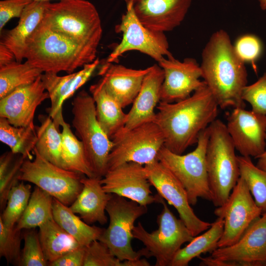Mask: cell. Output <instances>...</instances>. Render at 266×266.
Wrapping results in <instances>:
<instances>
[{"instance_id": "14", "label": "cell", "mask_w": 266, "mask_h": 266, "mask_svg": "<svg viewBox=\"0 0 266 266\" xmlns=\"http://www.w3.org/2000/svg\"><path fill=\"white\" fill-rule=\"evenodd\" d=\"M147 178L158 195L177 211L193 236L209 229L212 225L200 219L191 206L187 192L173 173L158 160L144 166Z\"/></svg>"}, {"instance_id": "48", "label": "cell", "mask_w": 266, "mask_h": 266, "mask_svg": "<svg viewBox=\"0 0 266 266\" xmlns=\"http://www.w3.org/2000/svg\"><path fill=\"white\" fill-rule=\"evenodd\" d=\"M260 6L263 10H266V0H258Z\"/></svg>"}, {"instance_id": "12", "label": "cell", "mask_w": 266, "mask_h": 266, "mask_svg": "<svg viewBox=\"0 0 266 266\" xmlns=\"http://www.w3.org/2000/svg\"><path fill=\"white\" fill-rule=\"evenodd\" d=\"M126 12L115 31L122 33V38L107 58L105 63H112L124 53L137 51L159 62L164 57H173L165 33L151 30L144 26L136 16L133 0H124Z\"/></svg>"}, {"instance_id": "15", "label": "cell", "mask_w": 266, "mask_h": 266, "mask_svg": "<svg viewBox=\"0 0 266 266\" xmlns=\"http://www.w3.org/2000/svg\"><path fill=\"white\" fill-rule=\"evenodd\" d=\"M210 256L229 266H266V212L252 223L236 242L217 248Z\"/></svg>"}, {"instance_id": "49", "label": "cell", "mask_w": 266, "mask_h": 266, "mask_svg": "<svg viewBox=\"0 0 266 266\" xmlns=\"http://www.w3.org/2000/svg\"><path fill=\"white\" fill-rule=\"evenodd\" d=\"M37 0V1H50V0Z\"/></svg>"}, {"instance_id": "9", "label": "cell", "mask_w": 266, "mask_h": 266, "mask_svg": "<svg viewBox=\"0 0 266 266\" xmlns=\"http://www.w3.org/2000/svg\"><path fill=\"white\" fill-rule=\"evenodd\" d=\"M160 197L159 203L163 208L157 216V230L148 232L140 222L133 231V238L143 243L147 257H153L156 266H171L173 259L184 243L194 236L184 223L177 219L170 210L164 199Z\"/></svg>"}, {"instance_id": "21", "label": "cell", "mask_w": 266, "mask_h": 266, "mask_svg": "<svg viewBox=\"0 0 266 266\" xmlns=\"http://www.w3.org/2000/svg\"><path fill=\"white\" fill-rule=\"evenodd\" d=\"M192 0H133L134 12L147 28L159 32L173 30L184 20Z\"/></svg>"}, {"instance_id": "8", "label": "cell", "mask_w": 266, "mask_h": 266, "mask_svg": "<svg viewBox=\"0 0 266 266\" xmlns=\"http://www.w3.org/2000/svg\"><path fill=\"white\" fill-rule=\"evenodd\" d=\"M147 206L125 198L112 194L106 207L109 224L98 240L105 244L121 261L132 260L142 256L147 257L145 248L135 251L131 245L135 220L145 214Z\"/></svg>"}, {"instance_id": "16", "label": "cell", "mask_w": 266, "mask_h": 266, "mask_svg": "<svg viewBox=\"0 0 266 266\" xmlns=\"http://www.w3.org/2000/svg\"><path fill=\"white\" fill-rule=\"evenodd\" d=\"M103 190L107 193L134 201L140 204L159 202L160 197L152 195L150 183L143 166L128 162L107 171L100 179Z\"/></svg>"}, {"instance_id": "7", "label": "cell", "mask_w": 266, "mask_h": 266, "mask_svg": "<svg viewBox=\"0 0 266 266\" xmlns=\"http://www.w3.org/2000/svg\"><path fill=\"white\" fill-rule=\"evenodd\" d=\"M208 127L200 134L196 148L183 155L173 153L163 146L157 160L166 166L185 188L190 204L195 205L198 198L212 200L208 181L206 152Z\"/></svg>"}, {"instance_id": "42", "label": "cell", "mask_w": 266, "mask_h": 266, "mask_svg": "<svg viewBox=\"0 0 266 266\" xmlns=\"http://www.w3.org/2000/svg\"><path fill=\"white\" fill-rule=\"evenodd\" d=\"M26 159L21 155L18 154L7 169L5 173L0 176V209L5 207L7 197L11 187L16 183L20 181L18 177L20 173V168Z\"/></svg>"}, {"instance_id": "47", "label": "cell", "mask_w": 266, "mask_h": 266, "mask_svg": "<svg viewBox=\"0 0 266 266\" xmlns=\"http://www.w3.org/2000/svg\"><path fill=\"white\" fill-rule=\"evenodd\" d=\"M257 159H258V161L256 166L259 168L266 171V149L262 154L257 157Z\"/></svg>"}, {"instance_id": "31", "label": "cell", "mask_w": 266, "mask_h": 266, "mask_svg": "<svg viewBox=\"0 0 266 266\" xmlns=\"http://www.w3.org/2000/svg\"><path fill=\"white\" fill-rule=\"evenodd\" d=\"M40 125L35 126L37 140L34 149L44 158L62 167V133L48 115L38 116Z\"/></svg>"}, {"instance_id": "39", "label": "cell", "mask_w": 266, "mask_h": 266, "mask_svg": "<svg viewBox=\"0 0 266 266\" xmlns=\"http://www.w3.org/2000/svg\"><path fill=\"white\" fill-rule=\"evenodd\" d=\"M238 57L245 64H250L257 74V62L263 52V44L260 38L253 34H245L238 37L233 45Z\"/></svg>"}, {"instance_id": "38", "label": "cell", "mask_w": 266, "mask_h": 266, "mask_svg": "<svg viewBox=\"0 0 266 266\" xmlns=\"http://www.w3.org/2000/svg\"><path fill=\"white\" fill-rule=\"evenodd\" d=\"M23 234L24 247L21 251L20 266H48L43 253L38 233L33 229Z\"/></svg>"}, {"instance_id": "17", "label": "cell", "mask_w": 266, "mask_h": 266, "mask_svg": "<svg viewBox=\"0 0 266 266\" xmlns=\"http://www.w3.org/2000/svg\"><path fill=\"white\" fill-rule=\"evenodd\" d=\"M226 127L241 156L257 158L266 149V115L234 108L227 117Z\"/></svg>"}, {"instance_id": "19", "label": "cell", "mask_w": 266, "mask_h": 266, "mask_svg": "<svg viewBox=\"0 0 266 266\" xmlns=\"http://www.w3.org/2000/svg\"><path fill=\"white\" fill-rule=\"evenodd\" d=\"M49 99L41 76L33 83L20 87L0 99V117L16 127L35 129V112L37 107Z\"/></svg>"}, {"instance_id": "29", "label": "cell", "mask_w": 266, "mask_h": 266, "mask_svg": "<svg viewBox=\"0 0 266 266\" xmlns=\"http://www.w3.org/2000/svg\"><path fill=\"white\" fill-rule=\"evenodd\" d=\"M224 225V220L218 217L207 231L199 236H194L188 245L178 250L171 266H187L194 258L199 257L201 254L214 251L218 248Z\"/></svg>"}, {"instance_id": "26", "label": "cell", "mask_w": 266, "mask_h": 266, "mask_svg": "<svg viewBox=\"0 0 266 266\" xmlns=\"http://www.w3.org/2000/svg\"><path fill=\"white\" fill-rule=\"evenodd\" d=\"M90 92L95 100L97 120L111 139L124 128L127 113L123 111L120 103L106 90L101 79L90 86Z\"/></svg>"}, {"instance_id": "1", "label": "cell", "mask_w": 266, "mask_h": 266, "mask_svg": "<svg viewBox=\"0 0 266 266\" xmlns=\"http://www.w3.org/2000/svg\"><path fill=\"white\" fill-rule=\"evenodd\" d=\"M218 108L206 85L184 100L160 101L155 122L163 133L164 146L173 153L183 154L197 144L200 133L216 119Z\"/></svg>"}, {"instance_id": "32", "label": "cell", "mask_w": 266, "mask_h": 266, "mask_svg": "<svg viewBox=\"0 0 266 266\" xmlns=\"http://www.w3.org/2000/svg\"><path fill=\"white\" fill-rule=\"evenodd\" d=\"M53 200L51 195L35 186L15 228L19 231L35 229L53 219Z\"/></svg>"}, {"instance_id": "40", "label": "cell", "mask_w": 266, "mask_h": 266, "mask_svg": "<svg viewBox=\"0 0 266 266\" xmlns=\"http://www.w3.org/2000/svg\"><path fill=\"white\" fill-rule=\"evenodd\" d=\"M83 266H123V261L105 244L95 240L86 247Z\"/></svg>"}, {"instance_id": "3", "label": "cell", "mask_w": 266, "mask_h": 266, "mask_svg": "<svg viewBox=\"0 0 266 266\" xmlns=\"http://www.w3.org/2000/svg\"><path fill=\"white\" fill-rule=\"evenodd\" d=\"M97 52L41 22L27 41L25 59L43 72L69 74L95 61Z\"/></svg>"}, {"instance_id": "33", "label": "cell", "mask_w": 266, "mask_h": 266, "mask_svg": "<svg viewBox=\"0 0 266 266\" xmlns=\"http://www.w3.org/2000/svg\"><path fill=\"white\" fill-rule=\"evenodd\" d=\"M36 140L35 129L16 127L5 118L0 117V141L7 145L13 153L32 160V153Z\"/></svg>"}, {"instance_id": "13", "label": "cell", "mask_w": 266, "mask_h": 266, "mask_svg": "<svg viewBox=\"0 0 266 266\" xmlns=\"http://www.w3.org/2000/svg\"><path fill=\"white\" fill-rule=\"evenodd\" d=\"M214 213L224 221L218 248L236 242L252 223L262 214L246 182L240 176L227 201L217 207Z\"/></svg>"}, {"instance_id": "46", "label": "cell", "mask_w": 266, "mask_h": 266, "mask_svg": "<svg viewBox=\"0 0 266 266\" xmlns=\"http://www.w3.org/2000/svg\"><path fill=\"white\" fill-rule=\"evenodd\" d=\"M150 263L145 259L138 258L123 261V266H149Z\"/></svg>"}, {"instance_id": "24", "label": "cell", "mask_w": 266, "mask_h": 266, "mask_svg": "<svg viewBox=\"0 0 266 266\" xmlns=\"http://www.w3.org/2000/svg\"><path fill=\"white\" fill-rule=\"evenodd\" d=\"M101 178L84 176L81 180L82 189L69 206L73 212L88 224L107 222L106 207L112 194L106 193L100 183Z\"/></svg>"}, {"instance_id": "11", "label": "cell", "mask_w": 266, "mask_h": 266, "mask_svg": "<svg viewBox=\"0 0 266 266\" xmlns=\"http://www.w3.org/2000/svg\"><path fill=\"white\" fill-rule=\"evenodd\" d=\"M33 159H26L20 168L18 179L33 183L69 206L81 192L84 175L65 169L42 157L34 149Z\"/></svg>"}, {"instance_id": "20", "label": "cell", "mask_w": 266, "mask_h": 266, "mask_svg": "<svg viewBox=\"0 0 266 266\" xmlns=\"http://www.w3.org/2000/svg\"><path fill=\"white\" fill-rule=\"evenodd\" d=\"M99 63V58H96L93 62L85 65L80 70L65 76H59L54 72H43L41 74V79L51 101V106L47 109L48 115L58 128L64 120V102L87 82Z\"/></svg>"}, {"instance_id": "30", "label": "cell", "mask_w": 266, "mask_h": 266, "mask_svg": "<svg viewBox=\"0 0 266 266\" xmlns=\"http://www.w3.org/2000/svg\"><path fill=\"white\" fill-rule=\"evenodd\" d=\"M62 128V167L88 177H95L88 161L82 142L74 134L64 120Z\"/></svg>"}, {"instance_id": "37", "label": "cell", "mask_w": 266, "mask_h": 266, "mask_svg": "<svg viewBox=\"0 0 266 266\" xmlns=\"http://www.w3.org/2000/svg\"><path fill=\"white\" fill-rule=\"evenodd\" d=\"M21 231L6 225L0 218V256L8 263L19 266L21 251Z\"/></svg>"}, {"instance_id": "18", "label": "cell", "mask_w": 266, "mask_h": 266, "mask_svg": "<svg viewBox=\"0 0 266 266\" xmlns=\"http://www.w3.org/2000/svg\"><path fill=\"white\" fill-rule=\"evenodd\" d=\"M158 64L164 73L160 101L174 102L184 100L206 85L200 79L202 77L200 66L193 58L180 61L173 56L164 57Z\"/></svg>"}, {"instance_id": "23", "label": "cell", "mask_w": 266, "mask_h": 266, "mask_svg": "<svg viewBox=\"0 0 266 266\" xmlns=\"http://www.w3.org/2000/svg\"><path fill=\"white\" fill-rule=\"evenodd\" d=\"M164 79V73L161 67L156 64L151 66L130 110L127 113L124 129L128 130L155 121V109L160 101V91Z\"/></svg>"}, {"instance_id": "25", "label": "cell", "mask_w": 266, "mask_h": 266, "mask_svg": "<svg viewBox=\"0 0 266 266\" xmlns=\"http://www.w3.org/2000/svg\"><path fill=\"white\" fill-rule=\"evenodd\" d=\"M50 3L33 0L25 8L18 25L1 34L0 43L13 53L17 62L21 63L25 59L27 41L41 23Z\"/></svg>"}, {"instance_id": "36", "label": "cell", "mask_w": 266, "mask_h": 266, "mask_svg": "<svg viewBox=\"0 0 266 266\" xmlns=\"http://www.w3.org/2000/svg\"><path fill=\"white\" fill-rule=\"evenodd\" d=\"M32 193L31 186L25 184L24 181H19L11 187L5 208L0 216L6 225L15 226L28 205Z\"/></svg>"}, {"instance_id": "44", "label": "cell", "mask_w": 266, "mask_h": 266, "mask_svg": "<svg viewBox=\"0 0 266 266\" xmlns=\"http://www.w3.org/2000/svg\"><path fill=\"white\" fill-rule=\"evenodd\" d=\"M86 247H80L48 263L50 266H83Z\"/></svg>"}, {"instance_id": "4", "label": "cell", "mask_w": 266, "mask_h": 266, "mask_svg": "<svg viewBox=\"0 0 266 266\" xmlns=\"http://www.w3.org/2000/svg\"><path fill=\"white\" fill-rule=\"evenodd\" d=\"M206 163L211 201L216 207L228 200L240 177L236 150L226 125L215 119L208 126Z\"/></svg>"}, {"instance_id": "27", "label": "cell", "mask_w": 266, "mask_h": 266, "mask_svg": "<svg viewBox=\"0 0 266 266\" xmlns=\"http://www.w3.org/2000/svg\"><path fill=\"white\" fill-rule=\"evenodd\" d=\"M53 215L56 223L83 247L98 240L104 230L88 224L73 212L69 206L55 198L53 200Z\"/></svg>"}, {"instance_id": "2", "label": "cell", "mask_w": 266, "mask_h": 266, "mask_svg": "<svg viewBox=\"0 0 266 266\" xmlns=\"http://www.w3.org/2000/svg\"><path fill=\"white\" fill-rule=\"evenodd\" d=\"M201 57L202 78L219 107H245L242 92L247 85L248 74L227 32L219 30L212 33Z\"/></svg>"}, {"instance_id": "5", "label": "cell", "mask_w": 266, "mask_h": 266, "mask_svg": "<svg viewBox=\"0 0 266 266\" xmlns=\"http://www.w3.org/2000/svg\"><path fill=\"white\" fill-rule=\"evenodd\" d=\"M42 22L78 43L97 50L102 30L94 5L86 0H60L50 2Z\"/></svg>"}, {"instance_id": "22", "label": "cell", "mask_w": 266, "mask_h": 266, "mask_svg": "<svg viewBox=\"0 0 266 266\" xmlns=\"http://www.w3.org/2000/svg\"><path fill=\"white\" fill-rule=\"evenodd\" d=\"M150 66L135 69L122 65L105 63L100 68L106 90L125 108L132 104L136 98Z\"/></svg>"}, {"instance_id": "28", "label": "cell", "mask_w": 266, "mask_h": 266, "mask_svg": "<svg viewBox=\"0 0 266 266\" xmlns=\"http://www.w3.org/2000/svg\"><path fill=\"white\" fill-rule=\"evenodd\" d=\"M38 236L48 263L81 246L54 220L51 219L39 228Z\"/></svg>"}, {"instance_id": "34", "label": "cell", "mask_w": 266, "mask_h": 266, "mask_svg": "<svg viewBox=\"0 0 266 266\" xmlns=\"http://www.w3.org/2000/svg\"><path fill=\"white\" fill-rule=\"evenodd\" d=\"M43 72L26 61H16L0 67V99L17 88L31 84Z\"/></svg>"}, {"instance_id": "6", "label": "cell", "mask_w": 266, "mask_h": 266, "mask_svg": "<svg viewBox=\"0 0 266 266\" xmlns=\"http://www.w3.org/2000/svg\"><path fill=\"white\" fill-rule=\"evenodd\" d=\"M72 124L75 135L82 142L95 177L102 178L107 171L108 156L113 144L99 123L95 100L85 90L72 101Z\"/></svg>"}, {"instance_id": "41", "label": "cell", "mask_w": 266, "mask_h": 266, "mask_svg": "<svg viewBox=\"0 0 266 266\" xmlns=\"http://www.w3.org/2000/svg\"><path fill=\"white\" fill-rule=\"evenodd\" d=\"M242 99L251 105V110L266 115V71L255 82L243 88Z\"/></svg>"}, {"instance_id": "35", "label": "cell", "mask_w": 266, "mask_h": 266, "mask_svg": "<svg viewBox=\"0 0 266 266\" xmlns=\"http://www.w3.org/2000/svg\"><path fill=\"white\" fill-rule=\"evenodd\" d=\"M240 176L246 182L262 214L266 212V171L254 165L250 157L237 156Z\"/></svg>"}, {"instance_id": "45", "label": "cell", "mask_w": 266, "mask_h": 266, "mask_svg": "<svg viewBox=\"0 0 266 266\" xmlns=\"http://www.w3.org/2000/svg\"><path fill=\"white\" fill-rule=\"evenodd\" d=\"M13 53L6 46L0 43V67L15 61Z\"/></svg>"}, {"instance_id": "43", "label": "cell", "mask_w": 266, "mask_h": 266, "mask_svg": "<svg viewBox=\"0 0 266 266\" xmlns=\"http://www.w3.org/2000/svg\"><path fill=\"white\" fill-rule=\"evenodd\" d=\"M33 0H2L0 1V31L13 18L21 17L26 6Z\"/></svg>"}, {"instance_id": "10", "label": "cell", "mask_w": 266, "mask_h": 266, "mask_svg": "<svg viewBox=\"0 0 266 266\" xmlns=\"http://www.w3.org/2000/svg\"><path fill=\"white\" fill-rule=\"evenodd\" d=\"M111 140L113 145L108 156L107 171L128 162L150 164L157 160L165 144L163 133L155 121L128 130L123 128Z\"/></svg>"}]
</instances>
